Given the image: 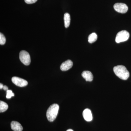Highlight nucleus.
Segmentation results:
<instances>
[{"instance_id": "1", "label": "nucleus", "mask_w": 131, "mask_h": 131, "mask_svg": "<svg viewBox=\"0 0 131 131\" xmlns=\"http://www.w3.org/2000/svg\"><path fill=\"white\" fill-rule=\"evenodd\" d=\"M113 71L115 74L122 80H127L130 76L129 71L124 66L118 65L115 66L113 68Z\"/></svg>"}, {"instance_id": "2", "label": "nucleus", "mask_w": 131, "mask_h": 131, "mask_svg": "<svg viewBox=\"0 0 131 131\" xmlns=\"http://www.w3.org/2000/svg\"><path fill=\"white\" fill-rule=\"evenodd\" d=\"M59 106L57 104H53L49 107L46 112V117L50 122L54 121L58 113Z\"/></svg>"}, {"instance_id": "3", "label": "nucleus", "mask_w": 131, "mask_h": 131, "mask_svg": "<svg viewBox=\"0 0 131 131\" xmlns=\"http://www.w3.org/2000/svg\"><path fill=\"white\" fill-rule=\"evenodd\" d=\"M130 34L129 32L126 30L121 31L117 33L115 38V42L117 43L125 42L129 39Z\"/></svg>"}, {"instance_id": "4", "label": "nucleus", "mask_w": 131, "mask_h": 131, "mask_svg": "<svg viewBox=\"0 0 131 131\" xmlns=\"http://www.w3.org/2000/svg\"><path fill=\"white\" fill-rule=\"evenodd\" d=\"M19 59L20 61L25 65H29L31 63L30 54L25 50L21 51L20 52Z\"/></svg>"}, {"instance_id": "5", "label": "nucleus", "mask_w": 131, "mask_h": 131, "mask_svg": "<svg viewBox=\"0 0 131 131\" xmlns=\"http://www.w3.org/2000/svg\"><path fill=\"white\" fill-rule=\"evenodd\" d=\"M115 10L122 14L126 13L128 11V8L125 4L123 3H116L114 5Z\"/></svg>"}, {"instance_id": "6", "label": "nucleus", "mask_w": 131, "mask_h": 131, "mask_svg": "<svg viewBox=\"0 0 131 131\" xmlns=\"http://www.w3.org/2000/svg\"><path fill=\"white\" fill-rule=\"evenodd\" d=\"M12 80L13 83L19 87H25L28 84L27 81L20 78L14 77L12 78Z\"/></svg>"}, {"instance_id": "7", "label": "nucleus", "mask_w": 131, "mask_h": 131, "mask_svg": "<svg viewBox=\"0 0 131 131\" xmlns=\"http://www.w3.org/2000/svg\"><path fill=\"white\" fill-rule=\"evenodd\" d=\"M73 66V62L71 60H68L61 64L60 66V69L62 71H66L72 68Z\"/></svg>"}, {"instance_id": "8", "label": "nucleus", "mask_w": 131, "mask_h": 131, "mask_svg": "<svg viewBox=\"0 0 131 131\" xmlns=\"http://www.w3.org/2000/svg\"><path fill=\"white\" fill-rule=\"evenodd\" d=\"M83 116L85 121L90 122L93 119V116L91 110L88 108H86L83 112Z\"/></svg>"}, {"instance_id": "9", "label": "nucleus", "mask_w": 131, "mask_h": 131, "mask_svg": "<svg viewBox=\"0 0 131 131\" xmlns=\"http://www.w3.org/2000/svg\"><path fill=\"white\" fill-rule=\"evenodd\" d=\"M82 76L86 81H92L93 79V76L90 71H84L82 73Z\"/></svg>"}, {"instance_id": "10", "label": "nucleus", "mask_w": 131, "mask_h": 131, "mask_svg": "<svg viewBox=\"0 0 131 131\" xmlns=\"http://www.w3.org/2000/svg\"><path fill=\"white\" fill-rule=\"evenodd\" d=\"M11 128L14 131H21L23 130V127L19 122L13 121L11 122Z\"/></svg>"}, {"instance_id": "11", "label": "nucleus", "mask_w": 131, "mask_h": 131, "mask_svg": "<svg viewBox=\"0 0 131 131\" xmlns=\"http://www.w3.org/2000/svg\"><path fill=\"white\" fill-rule=\"evenodd\" d=\"M70 16L68 13H66L64 16V26L66 28L69 26L70 24Z\"/></svg>"}, {"instance_id": "12", "label": "nucleus", "mask_w": 131, "mask_h": 131, "mask_svg": "<svg viewBox=\"0 0 131 131\" xmlns=\"http://www.w3.org/2000/svg\"><path fill=\"white\" fill-rule=\"evenodd\" d=\"M98 36L95 33H91L88 37V42L90 43L95 42L97 40Z\"/></svg>"}, {"instance_id": "13", "label": "nucleus", "mask_w": 131, "mask_h": 131, "mask_svg": "<svg viewBox=\"0 0 131 131\" xmlns=\"http://www.w3.org/2000/svg\"><path fill=\"white\" fill-rule=\"evenodd\" d=\"M8 107V105L7 103L2 101H0V112H4L6 111Z\"/></svg>"}, {"instance_id": "14", "label": "nucleus", "mask_w": 131, "mask_h": 131, "mask_svg": "<svg viewBox=\"0 0 131 131\" xmlns=\"http://www.w3.org/2000/svg\"><path fill=\"white\" fill-rule=\"evenodd\" d=\"M6 39L5 36L2 33H0V44L4 45L6 43Z\"/></svg>"}, {"instance_id": "15", "label": "nucleus", "mask_w": 131, "mask_h": 131, "mask_svg": "<svg viewBox=\"0 0 131 131\" xmlns=\"http://www.w3.org/2000/svg\"><path fill=\"white\" fill-rule=\"evenodd\" d=\"M14 96V94L13 93L12 90H7L6 91V96L7 99H10L12 96Z\"/></svg>"}, {"instance_id": "16", "label": "nucleus", "mask_w": 131, "mask_h": 131, "mask_svg": "<svg viewBox=\"0 0 131 131\" xmlns=\"http://www.w3.org/2000/svg\"><path fill=\"white\" fill-rule=\"evenodd\" d=\"M38 0H25V2L28 4H32L35 3Z\"/></svg>"}, {"instance_id": "17", "label": "nucleus", "mask_w": 131, "mask_h": 131, "mask_svg": "<svg viewBox=\"0 0 131 131\" xmlns=\"http://www.w3.org/2000/svg\"><path fill=\"white\" fill-rule=\"evenodd\" d=\"M3 89L5 90H8V88L7 86L5 85V86H3Z\"/></svg>"}, {"instance_id": "18", "label": "nucleus", "mask_w": 131, "mask_h": 131, "mask_svg": "<svg viewBox=\"0 0 131 131\" xmlns=\"http://www.w3.org/2000/svg\"><path fill=\"white\" fill-rule=\"evenodd\" d=\"M3 86H3V84H2V83L0 84V89H3Z\"/></svg>"}, {"instance_id": "19", "label": "nucleus", "mask_w": 131, "mask_h": 131, "mask_svg": "<svg viewBox=\"0 0 131 131\" xmlns=\"http://www.w3.org/2000/svg\"><path fill=\"white\" fill-rule=\"evenodd\" d=\"M66 131H74L73 130L71 129H68V130H67Z\"/></svg>"}]
</instances>
